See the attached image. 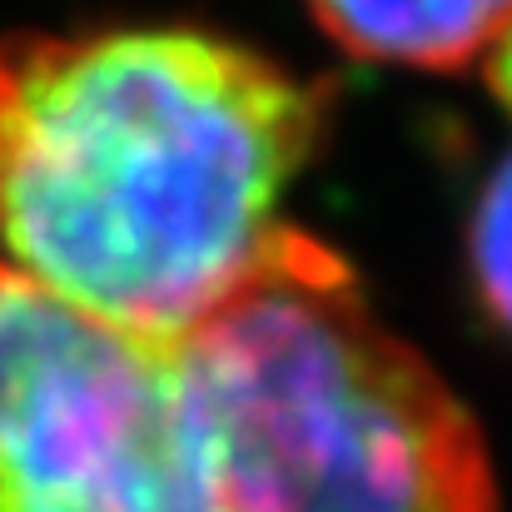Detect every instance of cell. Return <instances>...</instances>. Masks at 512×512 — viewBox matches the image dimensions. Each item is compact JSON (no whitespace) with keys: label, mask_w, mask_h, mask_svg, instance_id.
I'll return each instance as SVG.
<instances>
[{"label":"cell","mask_w":512,"mask_h":512,"mask_svg":"<svg viewBox=\"0 0 512 512\" xmlns=\"http://www.w3.org/2000/svg\"><path fill=\"white\" fill-rule=\"evenodd\" d=\"M324 95L199 30L0 40V264L50 299L179 339L289 234Z\"/></svg>","instance_id":"obj_1"},{"label":"cell","mask_w":512,"mask_h":512,"mask_svg":"<svg viewBox=\"0 0 512 512\" xmlns=\"http://www.w3.org/2000/svg\"><path fill=\"white\" fill-rule=\"evenodd\" d=\"M174 353L224 512H493L473 418L299 229Z\"/></svg>","instance_id":"obj_2"},{"label":"cell","mask_w":512,"mask_h":512,"mask_svg":"<svg viewBox=\"0 0 512 512\" xmlns=\"http://www.w3.org/2000/svg\"><path fill=\"white\" fill-rule=\"evenodd\" d=\"M0 512H224L174 339L110 329L5 264Z\"/></svg>","instance_id":"obj_3"},{"label":"cell","mask_w":512,"mask_h":512,"mask_svg":"<svg viewBox=\"0 0 512 512\" xmlns=\"http://www.w3.org/2000/svg\"><path fill=\"white\" fill-rule=\"evenodd\" d=\"M343 50L388 65L453 70L512 25V0H309Z\"/></svg>","instance_id":"obj_4"},{"label":"cell","mask_w":512,"mask_h":512,"mask_svg":"<svg viewBox=\"0 0 512 512\" xmlns=\"http://www.w3.org/2000/svg\"><path fill=\"white\" fill-rule=\"evenodd\" d=\"M473 279L493 319L512 334V155L493 170L473 214Z\"/></svg>","instance_id":"obj_5"},{"label":"cell","mask_w":512,"mask_h":512,"mask_svg":"<svg viewBox=\"0 0 512 512\" xmlns=\"http://www.w3.org/2000/svg\"><path fill=\"white\" fill-rule=\"evenodd\" d=\"M488 80H493L498 100L512 110V25L488 45Z\"/></svg>","instance_id":"obj_6"}]
</instances>
